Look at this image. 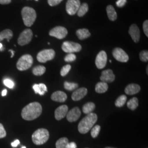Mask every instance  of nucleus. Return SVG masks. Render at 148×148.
<instances>
[{
	"mask_svg": "<svg viewBox=\"0 0 148 148\" xmlns=\"http://www.w3.org/2000/svg\"><path fill=\"white\" fill-rule=\"evenodd\" d=\"M41 105L38 102H33L25 106L21 111V117L27 121H32L40 116L42 113Z\"/></svg>",
	"mask_w": 148,
	"mask_h": 148,
	"instance_id": "obj_1",
	"label": "nucleus"
},
{
	"mask_svg": "<svg viewBox=\"0 0 148 148\" xmlns=\"http://www.w3.org/2000/svg\"><path fill=\"white\" fill-rule=\"evenodd\" d=\"M98 117L95 113H90L82 119L78 126V130L80 133L86 134L89 132L90 129L97 121Z\"/></svg>",
	"mask_w": 148,
	"mask_h": 148,
	"instance_id": "obj_2",
	"label": "nucleus"
},
{
	"mask_svg": "<svg viewBox=\"0 0 148 148\" xmlns=\"http://www.w3.org/2000/svg\"><path fill=\"white\" fill-rule=\"evenodd\" d=\"M21 15L24 24L27 27H31L36 19V13L32 8L25 7L21 11Z\"/></svg>",
	"mask_w": 148,
	"mask_h": 148,
	"instance_id": "obj_3",
	"label": "nucleus"
},
{
	"mask_svg": "<svg viewBox=\"0 0 148 148\" xmlns=\"http://www.w3.org/2000/svg\"><path fill=\"white\" fill-rule=\"evenodd\" d=\"M49 137V133L47 130L40 128L32 135V140L35 144L40 145L47 142Z\"/></svg>",
	"mask_w": 148,
	"mask_h": 148,
	"instance_id": "obj_4",
	"label": "nucleus"
},
{
	"mask_svg": "<svg viewBox=\"0 0 148 148\" xmlns=\"http://www.w3.org/2000/svg\"><path fill=\"white\" fill-rule=\"evenodd\" d=\"M33 63V58L30 54L23 56L16 63V68L20 71H24L29 69Z\"/></svg>",
	"mask_w": 148,
	"mask_h": 148,
	"instance_id": "obj_5",
	"label": "nucleus"
},
{
	"mask_svg": "<svg viewBox=\"0 0 148 148\" xmlns=\"http://www.w3.org/2000/svg\"><path fill=\"white\" fill-rule=\"evenodd\" d=\"M56 55L55 51L52 49H45L38 53L37 56V60L40 63H46L47 61L52 60Z\"/></svg>",
	"mask_w": 148,
	"mask_h": 148,
	"instance_id": "obj_6",
	"label": "nucleus"
},
{
	"mask_svg": "<svg viewBox=\"0 0 148 148\" xmlns=\"http://www.w3.org/2000/svg\"><path fill=\"white\" fill-rule=\"evenodd\" d=\"M62 48L64 52L66 53H73L79 52L82 49V47L78 43L65 41L63 43Z\"/></svg>",
	"mask_w": 148,
	"mask_h": 148,
	"instance_id": "obj_7",
	"label": "nucleus"
},
{
	"mask_svg": "<svg viewBox=\"0 0 148 148\" xmlns=\"http://www.w3.org/2000/svg\"><path fill=\"white\" fill-rule=\"evenodd\" d=\"M33 34L31 29H25L21 32L18 38V43L20 46L27 45L32 41Z\"/></svg>",
	"mask_w": 148,
	"mask_h": 148,
	"instance_id": "obj_8",
	"label": "nucleus"
},
{
	"mask_svg": "<svg viewBox=\"0 0 148 148\" xmlns=\"http://www.w3.org/2000/svg\"><path fill=\"white\" fill-rule=\"evenodd\" d=\"M80 5L79 0H68L66 4V11L69 15L73 16L77 12Z\"/></svg>",
	"mask_w": 148,
	"mask_h": 148,
	"instance_id": "obj_9",
	"label": "nucleus"
},
{
	"mask_svg": "<svg viewBox=\"0 0 148 148\" xmlns=\"http://www.w3.org/2000/svg\"><path fill=\"white\" fill-rule=\"evenodd\" d=\"M49 35L51 36L61 40L66 36L68 35V30L64 27H56L53 28L49 32Z\"/></svg>",
	"mask_w": 148,
	"mask_h": 148,
	"instance_id": "obj_10",
	"label": "nucleus"
},
{
	"mask_svg": "<svg viewBox=\"0 0 148 148\" xmlns=\"http://www.w3.org/2000/svg\"><path fill=\"white\" fill-rule=\"evenodd\" d=\"M112 55L114 58L120 62L126 63L129 60L127 53L121 48H115L112 51Z\"/></svg>",
	"mask_w": 148,
	"mask_h": 148,
	"instance_id": "obj_11",
	"label": "nucleus"
},
{
	"mask_svg": "<svg viewBox=\"0 0 148 148\" xmlns=\"http://www.w3.org/2000/svg\"><path fill=\"white\" fill-rule=\"evenodd\" d=\"M107 63V55L105 51H101L96 57L95 63L96 66L98 69H103L106 66Z\"/></svg>",
	"mask_w": 148,
	"mask_h": 148,
	"instance_id": "obj_12",
	"label": "nucleus"
},
{
	"mask_svg": "<svg viewBox=\"0 0 148 148\" xmlns=\"http://www.w3.org/2000/svg\"><path fill=\"white\" fill-rule=\"evenodd\" d=\"M66 116L68 121L71 122L76 121L81 116V111L78 107H75L68 112Z\"/></svg>",
	"mask_w": 148,
	"mask_h": 148,
	"instance_id": "obj_13",
	"label": "nucleus"
},
{
	"mask_svg": "<svg viewBox=\"0 0 148 148\" xmlns=\"http://www.w3.org/2000/svg\"><path fill=\"white\" fill-rule=\"evenodd\" d=\"M115 79V76L113 73L112 70L110 69H108L102 71L100 79L101 82L106 83L112 82Z\"/></svg>",
	"mask_w": 148,
	"mask_h": 148,
	"instance_id": "obj_14",
	"label": "nucleus"
},
{
	"mask_svg": "<svg viewBox=\"0 0 148 148\" xmlns=\"http://www.w3.org/2000/svg\"><path fill=\"white\" fill-rule=\"evenodd\" d=\"M128 33L134 42L137 43L140 40V30L136 24H132L130 27Z\"/></svg>",
	"mask_w": 148,
	"mask_h": 148,
	"instance_id": "obj_15",
	"label": "nucleus"
},
{
	"mask_svg": "<svg viewBox=\"0 0 148 148\" xmlns=\"http://www.w3.org/2000/svg\"><path fill=\"white\" fill-rule=\"evenodd\" d=\"M68 112V107L66 105L60 106L54 112L55 118L57 120H60L66 115Z\"/></svg>",
	"mask_w": 148,
	"mask_h": 148,
	"instance_id": "obj_16",
	"label": "nucleus"
},
{
	"mask_svg": "<svg viewBox=\"0 0 148 148\" xmlns=\"http://www.w3.org/2000/svg\"><path fill=\"white\" fill-rule=\"evenodd\" d=\"M87 94V88L82 87L76 90L71 95L72 99L74 101H79L84 98Z\"/></svg>",
	"mask_w": 148,
	"mask_h": 148,
	"instance_id": "obj_17",
	"label": "nucleus"
},
{
	"mask_svg": "<svg viewBox=\"0 0 148 148\" xmlns=\"http://www.w3.org/2000/svg\"><path fill=\"white\" fill-rule=\"evenodd\" d=\"M52 100L58 102H64L67 99V95L62 91H56L51 95Z\"/></svg>",
	"mask_w": 148,
	"mask_h": 148,
	"instance_id": "obj_18",
	"label": "nucleus"
},
{
	"mask_svg": "<svg viewBox=\"0 0 148 148\" xmlns=\"http://www.w3.org/2000/svg\"><path fill=\"white\" fill-rule=\"evenodd\" d=\"M140 90V87L139 85L135 84H131L128 85L126 87L125 92L128 95H134L138 93Z\"/></svg>",
	"mask_w": 148,
	"mask_h": 148,
	"instance_id": "obj_19",
	"label": "nucleus"
},
{
	"mask_svg": "<svg viewBox=\"0 0 148 148\" xmlns=\"http://www.w3.org/2000/svg\"><path fill=\"white\" fill-rule=\"evenodd\" d=\"M33 90H34L36 94H39L40 95H42L47 91V88L46 86L43 84H35L32 87Z\"/></svg>",
	"mask_w": 148,
	"mask_h": 148,
	"instance_id": "obj_20",
	"label": "nucleus"
},
{
	"mask_svg": "<svg viewBox=\"0 0 148 148\" xmlns=\"http://www.w3.org/2000/svg\"><path fill=\"white\" fill-rule=\"evenodd\" d=\"M106 10L108 16L111 21H115L116 20L117 17L116 12L112 5H108Z\"/></svg>",
	"mask_w": 148,
	"mask_h": 148,
	"instance_id": "obj_21",
	"label": "nucleus"
},
{
	"mask_svg": "<svg viewBox=\"0 0 148 148\" xmlns=\"http://www.w3.org/2000/svg\"><path fill=\"white\" fill-rule=\"evenodd\" d=\"M76 35L79 40H84L87 38H88L90 36V33L89 30L87 29H79L76 32Z\"/></svg>",
	"mask_w": 148,
	"mask_h": 148,
	"instance_id": "obj_22",
	"label": "nucleus"
},
{
	"mask_svg": "<svg viewBox=\"0 0 148 148\" xmlns=\"http://www.w3.org/2000/svg\"><path fill=\"white\" fill-rule=\"evenodd\" d=\"M108 90V85L107 83L100 82L97 84L95 86V92L98 93H104Z\"/></svg>",
	"mask_w": 148,
	"mask_h": 148,
	"instance_id": "obj_23",
	"label": "nucleus"
},
{
	"mask_svg": "<svg viewBox=\"0 0 148 148\" xmlns=\"http://www.w3.org/2000/svg\"><path fill=\"white\" fill-rule=\"evenodd\" d=\"M13 37V32L10 29H5L0 32V42L6 38L9 42Z\"/></svg>",
	"mask_w": 148,
	"mask_h": 148,
	"instance_id": "obj_24",
	"label": "nucleus"
},
{
	"mask_svg": "<svg viewBox=\"0 0 148 148\" xmlns=\"http://www.w3.org/2000/svg\"><path fill=\"white\" fill-rule=\"evenodd\" d=\"M95 109V104L92 102H88L85 104L82 108V111L85 114L92 113Z\"/></svg>",
	"mask_w": 148,
	"mask_h": 148,
	"instance_id": "obj_25",
	"label": "nucleus"
},
{
	"mask_svg": "<svg viewBox=\"0 0 148 148\" xmlns=\"http://www.w3.org/2000/svg\"><path fill=\"white\" fill-rule=\"evenodd\" d=\"M68 143L69 140L67 138H61L57 141L56 147V148H66Z\"/></svg>",
	"mask_w": 148,
	"mask_h": 148,
	"instance_id": "obj_26",
	"label": "nucleus"
},
{
	"mask_svg": "<svg viewBox=\"0 0 148 148\" xmlns=\"http://www.w3.org/2000/svg\"><path fill=\"white\" fill-rule=\"evenodd\" d=\"M88 11V5L86 3H84L83 4L79 6V10L77 11V15L79 17H82L85 16L86 13Z\"/></svg>",
	"mask_w": 148,
	"mask_h": 148,
	"instance_id": "obj_27",
	"label": "nucleus"
},
{
	"mask_svg": "<svg viewBox=\"0 0 148 148\" xmlns=\"http://www.w3.org/2000/svg\"><path fill=\"white\" fill-rule=\"evenodd\" d=\"M127 107L132 110H134L138 106V99L136 97H133L127 102Z\"/></svg>",
	"mask_w": 148,
	"mask_h": 148,
	"instance_id": "obj_28",
	"label": "nucleus"
},
{
	"mask_svg": "<svg viewBox=\"0 0 148 148\" xmlns=\"http://www.w3.org/2000/svg\"><path fill=\"white\" fill-rule=\"evenodd\" d=\"M46 71V68L42 65H38L35 66L32 69V73L36 76L42 75Z\"/></svg>",
	"mask_w": 148,
	"mask_h": 148,
	"instance_id": "obj_29",
	"label": "nucleus"
},
{
	"mask_svg": "<svg viewBox=\"0 0 148 148\" xmlns=\"http://www.w3.org/2000/svg\"><path fill=\"white\" fill-rule=\"evenodd\" d=\"M127 101V97L125 95H120L117 98L115 103V105L117 107H122V106H124Z\"/></svg>",
	"mask_w": 148,
	"mask_h": 148,
	"instance_id": "obj_30",
	"label": "nucleus"
},
{
	"mask_svg": "<svg viewBox=\"0 0 148 148\" xmlns=\"http://www.w3.org/2000/svg\"><path fill=\"white\" fill-rule=\"evenodd\" d=\"M64 86L65 89L68 90H76V88H77L78 87V84L74 83V82H65Z\"/></svg>",
	"mask_w": 148,
	"mask_h": 148,
	"instance_id": "obj_31",
	"label": "nucleus"
},
{
	"mask_svg": "<svg viewBox=\"0 0 148 148\" xmlns=\"http://www.w3.org/2000/svg\"><path fill=\"white\" fill-rule=\"evenodd\" d=\"M101 131V126L99 125H95L93 128H92L91 130V136L93 138H96L99 134Z\"/></svg>",
	"mask_w": 148,
	"mask_h": 148,
	"instance_id": "obj_32",
	"label": "nucleus"
},
{
	"mask_svg": "<svg viewBox=\"0 0 148 148\" xmlns=\"http://www.w3.org/2000/svg\"><path fill=\"white\" fill-rule=\"evenodd\" d=\"M71 65L68 64L66 65L65 66H64L60 70V75L62 76H66L67 74L69 73L70 69H71Z\"/></svg>",
	"mask_w": 148,
	"mask_h": 148,
	"instance_id": "obj_33",
	"label": "nucleus"
},
{
	"mask_svg": "<svg viewBox=\"0 0 148 148\" xmlns=\"http://www.w3.org/2000/svg\"><path fill=\"white\" fill-rule=\"evenodd\" d=\"M139 58L141 61L144 62H147L148 60V51H142L139 54Z\"/></svg>",
	"mask_w": 148,
	"mask_h": 148,
	"instance_id": "obj_34",
	"label": "nucleus"
},
{
	"mask_svg": "<svg viewBox=\"0 0 148 148\" xmlns=\"http://www.w3.org/2000/svg\"><path fill=\"white\" fill-rule=\"evenodd\" d=\"M76 58V56L73 53H69L64 58V60L66 62H72L75 60Z\"/></svg>",
	"mask_w": 148,
	"mask_h": 148,
	"instance_id": "obj_35",
	"label": "nucleus"
},
{
	"mask_svg": "<svg viewBox=\"0 0 148 148\" xmlns=\"http://www.w3.org/2000/svg\"><path fill=\"white\" fill-rule=\"evenodd\" d=\"M3 83L5 85V86H7V87L10 88H13L14 84V82L11 80L10 79H5L3 81Z\"/></svg>",
	"mask_w": 148,
	"mask_h": 148,
	"instance_id": "obj_36",
	"label": "nucleus"
},
{
	"mask_svg": "<svg viewBox=\"0 0 148 148\" xmlns=\"http://www.w3.org/2000/svg\"><path fill=\"white\" fill-rule=\"evenodd\" d=\"M143 29L144 32L147 37H148V21L146 20L144 21L143 24Z\"/></svg>",
	"mask_w": 148,
	"mask_h": 148,
	"instance_id": "obj_37",
	"label": "nucleus"
},
{
	"mask_svg": "<svg viewBox=\"0 0 148 148\" xmlns=\"http://www.w3.org/2000/svg\"><path fill=\"white\" fill-rule=\"evenodd\" d=\"M63 0H48V3L51 6H56L59 4Z\"/></svg>",
	"mask_w": 148,
	"mask_h": 148,
	"instance_id": "obj_38",
	"label": "nucleus"
},
{
	"mask_svg": "<svg viewBox=\"0 0 148 148\" xmlns=\"http://www.w3.org/2000/svg\"><path fill=\"white\" fill-rule=\"evenodd\" d=\"M6 136V132L3 126L0 123V138L5 137Z\"/></svg>",
	"mask_w": 148,
	"mask_h": 148,
	"instance_id": "obj_39",
	"label": "nucleus"
},
{
	"mask_svg": "<svg viewBox=\"0 0 148 148\" xmlns=\"http://www.w3.org/2000/svg\"><path fill=\"white\" fill-rule=\"evenodd\" d=\"M127 3V0H118L116 2V5L118 7H123Z\"/></svg>",
	"mask_w": 148,
	"mask_h": 148,
	"instance_id": "obj_40",
	"label": "nucleus"
},
{
	"mask_svg": "<svg viewBox=\"0 0 148 148\" xmlns=\"http://www.w3.org/2000/svg\"><path fill=\"white\" fill-rule=\"evenodd\" d=\"M66 148H77L76 144L74 142H71L68 144Z\"/></svg>",
	"mask_w": 148,
	"mask_h": 148,
	"instance_id": "obj_41",
	"label": "nucleus"
},
{
	"mask_svg": "<svg viewBox=\"0 0 148 148\" xmlns=\"http://www.w3.org/2000/svg\"><path fill=\"white\" fill-rule=\"evenodd\" d=\"M11 0H0V4L7 5L11 3Z\"/></svg>",
	"mask_w": 148,
	"mask_h": 148,
	"instance_id": "obj_42",
	"label": "nucleus"
},
{
	"mask_svg": "<svg viewBox=\"0 0 148 148\" xmlns=\"http://www.w3.org/2000/svg\"><path fill=\"white\" fill-rule=\"evenodd\" d=\"M20 144V142L19 140H16L14 142L12 143L11 145L13 147H16L18 146V145H19Z\"/></svg>",
	"mask_w": 148,
	"mask_h": 148,
	"instance_id": "obj_43",
	"label": "nucleus"
},
{
	"mask_svg": "<svg viewBox=\"0 0 148 148\" xmlns=\"http://www.w3.org/2000/svg\"><path fill=\"white\" fill-rule=\"evenodd\" d=\"M7 90H3V91L2 92V96H5V95H7Z\"/></svg>",
	"mask_w": 148,
	"mask_h": 148,
	"instance_id": "obj_44",
	"label": "nucleus"
},
{
	"mask_svg": "<svg viewBox=\"0 0 148 148\" xmlns=\"http://www.w3.org/2000/svg\"><path fill=\"white\" fill-rule=\"evenodd\" d=\"M10 51L12 52V56H11V58H12V57L14 56V52L13 50H10Z\"/></svg>",
	"mask_w": 148,
	"mask_h": 148,
	"instance_id": "obj_45",
	"label": "nucleus"
},
{
	"mask_svg": "<svg viewBox=\"0 0 148 148\" xmlns=\"http://www.w3.org/2000/svg\"><path fill=\"white\" fill-rule=\"evenodd\" d=\"M2 48V44L0 43V49H1Z\"/></svg>",
	"mask_w": 148,
	"mask_h": 148,
	"instance_id": "obj_46",
	"label": "nucleus"
},
{
	"mask_svg": "<svg viewBox=\"0 0 148 148\" xmlns=\"http://www.w3.org/2000/svg\"><path fill=\"white\" fill-rule=\"evenodd\" d=\"M105 148H112V147H106Z\"/></svg>",
	"mask_w": 148,
	"mask_h": 148,
	"instance_id": "obj_47",
	"label": "nucleus"
},
{
	"mask_svg": "<svg viewBox=\"0 0 148 148\" xmlns=\"http://www.w3.org/2000/svg\"><path fill=\"white\" fill-rule=\"evenodd\" d=\"M148 66H147V74H148Z\"/></svg>",
	"mask_w": 148,
	"mask_h": 148,
	"instance_id": "obj_48",
	"label": "nucleus"
},
{
	"mask_svg": "<svg viewBox=\"0 0 148 148\" xmlns=\"http://www.w3.org/2000/svg\"><path fill=\"white\" fill-rule=\"evenodd\" d=\"M21 148H26V147H23Z\"/></svg>",
	"mask_w": 148,
	"mask_h": 148,
	"instance_id": "obj_49",
	"label": "nucleus"
},
{
	"mask_svg": "<svg viewBox=\"0 0 148 148\" xmlns=\"http://www.w3.org/2000/svg\"><path fill=\"white\" fill-rule=\"evenodd\" d=\"M36 1H38V0H36Z\"/></svg>",
	"mask_w": 148,
	"mask_h": 148,
	"instance_id": "obj_50",
	"label": "nucleus"
}]
</instances>
